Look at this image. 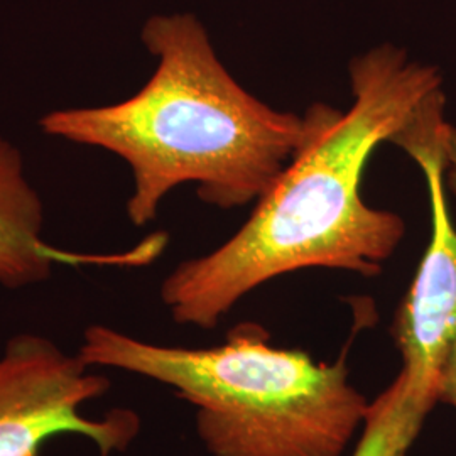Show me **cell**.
I'll list each match as a JSON object with an SVG mask.
<instances>
[{
  "label": "cell",
  "mask_w": 456,
  "mask_h": 456,
  "mask_svg": "<svg viewBox=\"0 0 456 456\" xmlns=\"http://www.w3.org/2000/svg\"><path fill=\"white\" fill-rule=\"evenodd\" d=\"M350 86V109L338 110L294 156L242 228L164 279L161 299L178 325L215 328L245 294L294 271L382 273L406 224L363 201L362 176L382 142L397 146L444 109L443 78L436 66L384 45L352 60Z\"/></svg>",
  "instance_id": "1"
},
{
  "label": "cell",
  "mask_w": 456,
  "mask_h": 456,
  "mask_svg": "<svg viewBox=\"0 0 456 456\" xmlns=\"http://www.w3.org/2000/svg\"><path fill=\"white\" fill-rule=\"evenodd\" d=\"M142 41L158 66L134 97L39 118L46 135L105 149L129 164L127 215L135 227L152 222L166 195L186 183L222 210L259 201L338 114L325 103L301 115L279 112L248 94L191 14L151 17Z\"/></svg>",
  "instance_id": "2"
},
{
  "label": "cell",
  "mask_w": 456,
  "mask_h": 456,
  "mask_svg": "<svg viewBox=\"0 0 456 456\" xmlns=\"http://www.w3.org/2000/svg\"><path fill=\"white\" fill-rule=\"evenodd\" d=\"M78 355L175 389L198 409L196 433L212 456H342L370 406L345 360L274 346L256 323L210 348L163 346L92 325Z\"/></svg>",
  "instance_id": "3"
},
{
  "label": "cell",
  "mask_w": 456,
  "mask_h": 456,
  "mask_svg": "<svg viewBox=\"0 0 456 456\" xmlns=\"http://www.w3.org/2000/svg\"><path fill=\"white\" fill-rule=\"evenodd\" d=\"M110 386L78 354L68 355L46 337H12L0 357V456H39L58 435L85 436L102 456L127 450L141 426L135 412L114 409L102 419L80 412Z\"/></svg>",
  "instance_id": "4"
},
{
  "label": "cell",
  "mask_w": 456,
  "mask_h": 456,
  "mask_svg": "<svg viewBox=\"0 0 456 456\" xmlns=\"http://www.w3.org/2000/svg\"><path fill=\"white\" fill-rule=\"evenodd\" d=\"M444 141L411 156L429 193L431 239L392 325L404 360L401 374L411 387L435 397L443 360L456 342V228L444 193Z\"/></svg>",
  "instance_id": "5"
},
{
  "label": "cell",
  "mask_w": 456,
  "mask_h": 456,
  "mask_svg": "<svg viewBox=\"0 0 456 456\" xmlns=\"http://www.w3.org/2000/svg\"><path fill=\"white\" fill-rule=\"evenodd\" d=\"M45 205L26 176L22 156L0 132V284L19 289L48 281L54 264H135L151 247L124 256H88L54 248L43 239Z\"/></svg>",
  "instance_id": "6"
},
{
  "label": "cell",
  "mask_w": 456,
  "mask_h": 456,
  "mask_svg": "<svg viewBox=\"0 0 456 456\" xmlns=\"http://www.w3.org/2000/svg\"><path fill=\"white\" fill-rule=\"evenodd\" d=\"M436 403L433 395L412 389L399 374L391 387L370 403L354 456H408Z\"/></svg>",
  "instance_id": "7"
},
{
  "label": "cell",
  "mask_w": 456,
  "mask_h": 456,
  "mask_svg": "<svg viewBox=\"0 0 456 456\" xmlns=\"http://www.w3.org/2000/svg\"><path fill=\"white\" fill-rule=\"evenodd\" d=\"M436 399L456 408V342L452 345L446 359L443 360L438 380H436Z\"/></svg>",
  "instance_id": "8"
},
{
  "label": "cell",
  "mask_w": 456,
  "mask_h": 456,
  "mask_svg": "<svg viewBox=\"0 0 456 456\" xmlns=\"http://www.w3.org/2000/svg\"><path fill=\"white\" fill-rule=\"evenodd\" d=\"M444 186L456 196V127L452 124L444 141Z\"/></svg>",
  "instance_id": "9"
}]
</instances>
